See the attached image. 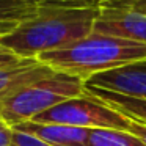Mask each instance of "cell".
Listing matches in <instances>:
<instances>
[{
	"instance_id": "obj_1",
	"label": "cell",
	"mask_w": 146,
	"mask_h": 146,
	"mask_svg": "<svg viewBox=\"0 0 146 146\" xmlns=\"http://www.w3.org/2000/svg\"><path fill=\"white\" fill-rule=\"evenodd\" d=\"M99 11L101 7H42L0 42L24 60L38 58L91 35Z\"/></svg>"
},
{
	"instance_id": "obj_2",
	"label": "cell",
	"mask_w": 146,
	"mask_h": 146,
	"mask_svg": "<svg viewBox=\"0 0 146 146\" xmlns=\"http://www.w3.org/2000/svg\"><path fill=\"white\" fill-rule=\"evenodd\" d=\"M55 72H64L88 82L102 72L146 60V44L93 32L68 47L38 57Z\"/></svg>"
},
{
	"instance_id": "obj_3",
	"label": "cell",
	"mask_w": 146,
	"mask_h": 146,
	"mask_svg": "<svg viewBox=\"0 0 146 146\" xmlns=\"http://www.w3.org/2000/svg\"><path fill=\"white\" fill-rule=\"evenodd\" d=\"M85 80L64 72L50 76L22 86L0 102V119L11 127L33 121L52 107L85 94Z\"/></svg>"
},
{
	"instance_id": "obj_4",
	"label": "cell",
	"mask_w": 146,
	"mask_h": 146,
	"mask_svg": "<svg viewBox=\"0 0 146 146\" xmlns=\"http://www.w3.org/2000/svg\"><path fill=\"white\" fill-rule=\"evenodd\" d=\"M36 123L66 124L83 129H129L130 119L119 111L113 110L107 104L101 102L94 96L85 94L68 99L36 116Z\"/></svg>"
},
{
	"instance_id": "obj_5",
	"label": "cell",
	"mask_w": 146,
	"mask_h": 146,
	"mask_svg": "<svg viewBox=\"0 0 146 146\" xmlns=\"http://www.w3.org/2000/svg\"><path fill=\"white\" fill-rule=\"evenodd\" d=\"M93 32L146 44V14L115 3H105L101 7Z\"/></svg>"
},
{
	"instance_id": "obj_6",
	"label": "cell",
	"mask_w": 146,
	"mask_h": 146,
	"mask_svg": "<svg viewBox=\"0 0 146 146\" xmlns=\"http://www.w3.org/2000/svg\"><path fill=\"white\" fill-rule=\"evenodd\" d=\"M86 86L146 99V60L91 77Z\"/></svg>"
},
{
	"instance_id": "obj_7",
	"label": "cell",
	"mask_w": 146,
	"mask_h": 146,
	"mask_svg": "<svg viewBox=\"0 0 146 146\" xmlns=\"http://www.w3.org/2000/svg\"><path fill=\"white\" fill-rule=\"evenodd\" d=\"M13 129L21 132L30 133L50 146H88V137L91 129L74 127L66 124H54V123H27L17 124Z\"/></svg>"
},
{
	"instance_id": "obj_8",
	"label": "cell",
	"mask_w": 146,
	"mask_h": 146,
	"mask_svg": "<svg viewBox=\"0 0 146 146\" xmlns=\"http://www.w3.org/2000/svg\"><path fill=\"white\" fill-rule=\"evenodd\" d=\"M55 72L38 58L24 60L14 66L0 69V102L29 83Z\"/></svg>"
},
{
	"instance_id": "obj_9",
	"label": "cell",
	"mask_w": 146,
	"mask_h": 146,
	"mask_svg": "<svg viewBox=\"0 0 146 146\" xmlns=\"http://www.w3.org/2000/svg\"><path fill=\"white\" fill-rule=\"evenodd\" d=\"M42 7H57L50 0H0V39L32 19Z\"/></svg>"
},
{
	"instance_id": "obj_10",
	"label": "cell",
	"mask_w": 146,
	"mask_h": 146,
	"mask_svg": "<svg viewBox=\"0 0 146 146\" xmlns=\"http://www.w3.org/2000/svg\"><path fill=\"white\" fill-rule=\"evenodd\" d=\"M85 91L88 94L94 96L96 99H99L101 102L107 104L113 110L127 116L129 119H133L137 123L146 126V99L119 94V93L107 91V90L93 88V86H86V83H85Z\"/></svg>"
},
{
	"instance_id": "obj_11",
	"label": "cell",
	"mask_w": 146,
	"mask_h": 146,
	"mask_svg": "<svg viewBox=\"0 0 146 146\" xmlns=\"http://www.w3.org/2000/svg\"><path fill=\"white\" fill-rule=\"evenodd\" d=\"M88 146H146L135 133L119 129H91Z\"/></svg>"
},
{
	"instance_id": "obj_12",
	"label": "cell",
	"mask_w": 146,
	"mask_h": 146,
	"mask_svg": "<svg viewBox=\"0 0 146 146\" xmlns=\"http://www.w3.org/2000/svg\"><path fill=\"white\" fill-rule=\"evenodd\" d=\"M57 7H102L113 0H50Z\"/></svg>"
},
{
	"instance_id": "obj_13",
	"label": "cell",
	"mask_w": 146,
	"mask_h": 146,
	"mask_svg": "<svg viewBox=\"0 0 146 146\" xmlns=\"http://www.w3.org/2000/svg\"><path fill=\"white\" fill-rule=\"evenodd\" d=\"M21 61H24V58H21L19 55H16L13 50H10L8 47H5L0 42V69L14 66V64L21 63Z\"/></svg>"
},
{
	"instance_id": "obj_14",
	"label": "cell",
	"mask_w": 146,
	"mask_h": 146,
	"mask_svg": "<svg viewBox=\"0 0 146 146\" xmlns=\"http://www.w3.org/2000/svg\"><path fill=\"white\" fill-rule=\"evenodd\" d=\"M108 3L126 7V8H130V10L138 11V13L146 14V0H113V2H108Z\"/></svg>"
},
{
	"instance_id": "obj_15",
	"label": "cell",
	"mask_w": 146,
	"mask_h": 146,
	"mask_svg": "<svg viewBox=\"0 0 146 146\" xmlns=\"http://www.w3.org/2000/svg\"><path fill=\"white\" fill-rule=\"evenodd\" d=\"M13 133L14 129L0 119V146H11L13 145Z\"/></svg>"
},
{
	"instance_id": "obj_16",
	"label": "cell",
	"mask_w": 146,
	"mask_h": 146,
	"mask_svg": "<svg viewBox=\"0 0 146 146\" xmlns=\"http://www.w3.org/2000/svg\"><path fill=\"white\" fill-rule=\"evenodd\" d=\"M127 130L132 132V133H135V135L146 145V126H143V124H140V123H137V121L130 119V124H129V129H127Z\"/></svg>"
}]
</instances>
